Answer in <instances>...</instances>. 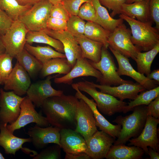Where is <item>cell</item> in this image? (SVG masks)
Here are the masks:
<instances>
[{"mask_svg":"<svg viewBox=\"0 0 159 159\" xmlns=\"http://www.w3.org/2000/svg\"><path fill=\"white\" fill-rule=\"evenodd\" d=\"M60 146L67 154L86 153V141L82 136L74 130L61 129L60 131Z\"/></svg>","mask_w":159,"mask_h":159,"instance_id":"603a6c76","label":"cell"},{"mask_svg":"<svg viewBox=\"0 0 159 159\" xmlns=\"http://www.w3.org/2000/svg\"><path fill=\"white\" fill-rule=\"evenodd\" d=\"M32 6L22 5L16 0H0V8L14 21L18 19Z\"/></svg>","mask_w":159,"mask_h":159,"instance_id":"e575fe53","label":"cell"},{"mask_svg":"<svg viewBox=\"0 0 159 159\" xmlns=\"http://www.w3.org/2000/svg\"><path fill=\"white\" fill-rule=\"evenodd\" d=\"M78 99L75 96H54L47 98L41 107L49 124L60 129L75 130Z\"/></svg>","mask_w":159,"mask_h":159,"instance_id":"6da1fadb","label":"cell"},{"mask_svg":"<svg viewBox=\"0 0 159 159\" xmlns=\"http://www.w3.org/2000/svg\"><path fill=\"white\" fill-rule=\"evenodd\" d=\"M42 31L62 42L66 58L72 68L76 60L82 57L81 48L74 36L67 30L56 31L46 28Z\"/></svg>","mask_w":159,"mask_h":159,"instance_id":"4fadbf2b","label":"cell"},{"mask_svg":"<svg viewBox=\"0 0 159 159\" xmlns=\"http://www.w3.org/2000/svg\"><path fill=\"white\" fill-rule=\"evenodd\" d=\"M70 16L61 3L53 5L50 11V17L67 21Z\"/></svg>","mask_w":159,"mask_h":159,"instance_id":"b9f144b4","label":"cell"},{"mask_svg":"<svg viewBox=\"0 0 159 159\" xmlns=\"http://www.w3.org/2000/svg\"><path fill=\"white\" fill-rule=\"evenodd\" d=\"M56 77L49 75L44 80L31 84L27 91L26 96L35 106L41 107L47 98L63 94V91L56 90L52 86L51 80Z\"/></svg>","mask_w":159,"mask_h":159,"instance_id":"5bb4252c","label":"cell"},{"mask_svg":"<svg viewBox=\"0 0 159 159\" xmlns=\"http://www.w3.org/2000/svg\"><path fill=\"white\" fill-rule=\"evenodd\" d=\"M131 36V30L122 23L111 32L108 40V47L135 60L141 52L132 43Z\"/></svg>","mask_w":159,"mask_h":159,"instance_id":"ba28073f","label":"cell"},{"mask_svg":"<svg viewBox=\"0 0 159 159\" xmlns=\"http://www.w3.org/2000/svg\"><path fill=\"white\" fill-rule=\"evenodd\" d=\"M159 52V44L153 49L143 52H140L135 60L137 65L138 72L145 74L146 76L151 72V67L153 62Z\"/></svg>","mask_w":159,"mask_h":159,"instance_id":"d6a6232c","label":"cell"},{"mask_svg":"<svg viewBox=\"0 0 159 159\" xmlns=\"http://www.w3.org/2000/svg\"><path fill=\"white\" fill-rule=\"evenodd\" d=\"M77 16L83 20L97 23L95 10L92 3L86 2L82 4Z\"/></svg>","mask_w":159,"mask_h":159,"instance_id":"74e56055","label":"cell"},{"mask_svg":"<svg viewBox=\"0 0 159 159\" xmlns=\"http://www.w3.org/2000/svg\"><path fill=\"white\" fill-rule=\"evenodd\" d=\"M4 157L3 156L2 154L0 152V159H4Z\"/></svg>","mask_w":159,"mask_h":159,"instance_id":"11a10c76","label":"cell"},{"mask_svg":"<svg viewBox=\"0 0 159 159\" xmlns=\"http://www.w3.org/2000/svg\"><path fill=\"white\" fill-rule=\"evenodd\" d=\"M150 1L143 0L131 4L124 3L120 7L119 14L136 18L141 21L153 23L150 16Z\"/></svg>","mask_w":159,"mask_h":159,"instance_id":"cb8c5ba5","label":"cell"},{"mask_svg":"<svg viewBox=\"0 0 159 159\" xmlns=\"http://www.w3.org/2000/svg\"><path fill=\"white\" fill-rule=\"evenodd\" d=\"M47 28L56 31L67 30V21L52 17L49 18Z\"/></svg>","mask_w":159,"mask_h":159,"instance_id":"7bdbcfd3","label":"cell"},{"mask_svg":"<svg viewBox=\"0 0 159 159\" xmlns=\"http://www.w3.org/2000/svg\"><path fill=\"white\" fill-rule=\"evenodd\" d=\"M145 153L141 148L124 144L112 145L109 150L107 159H140Z\"/></svg>","mask_w":159,"mask_h":159,"instance_id":"484cf974","label":"cell"},{"mask_svg":"<svg viewBox=\"0 0 159 159\" xmlns=\"http://www.w3.org/2000/svg\"><path fill=\"white\" fill-rule=\"evenodd\" d=\"M79 100L77 105V125L74 130L82 136L86 142L97 130V127L92 110L84 100Z\"/></svg>","mask_w":159,"mask_h":159,"instance_id":"7c38bea8","label":"cell"},{"mask_svg":"<svg viewBox=\"0 0 159 159\" xmlns=\"http://www.w3.org/2000/svg\"><path fill=\"white\" fill-rule=\"evenodd\" d=\"M20 114L13 123L7 125L8 130L11 133L32 123L41 127H47L49 125L46 117L37 112L35 106L29 99L26 96L20 105Z\"/></svg>","mask_w":159,"mask_h":159,"instance_id":"9c48e42d","label":"cell"},{"mask_svg":"<svg viewBox=\"0 0 159 159\" xmlns=\"http://www.w3.org/2000/svg\"><path fill=\"white\" fill-rule=\"evenodd\" d=\"M108 48L117 60L118 65L117 72L119 76L126 75L131 77L146 90L152 89L158 86L159 84L155 81L148 79L144 74L135 70L130 64L128 58L111 48Z\"/></svg>","mask_w":159,"mask_h":159,"instance_id":"2e32d148","label":"cell"},{"mask_svg":"<svg viewBox=\"0 0 159 159\" xmlns=\"http://www.w3.org/2000/svg\"><path fill=\"white\" fill-rule=\"evenodd\" d=\"M146 77L148 79L155 80L158 83H159V69H155L151 72Z\"/></svg>","mask_w":159,"mask_h":159,"instance_id":"c3c4849f","label":"cell"},{"mask_svg":"<svg viewBox=\"0 0 159 159\" xmlns=\"http://www.w3.org/2000/svg\"><path fill=\"white\" fill-rule=\"evenodd\" d=\"M71 85L73 88L76 91L75 96L78 99L84 100L92 110L97 127H98L101 130L112 137L117 138L121 131V126L119 124L114 125L109 122L100 112L93 99H90L82 93L78 89L76 83Z\"/></svg>","mask_w":159,"mask_h":159,"instance_id":"d6986e66","label":"cell"},{"mask_svg":"<svg viewBox=\"0 0 159 159\" xmlns=\"http://www.w3.org/2000/svg\"><path fill=\"white\" fill-rule=\"evenodd\" d=\"M91 3L95 10L97 23L105 29L111 32L123 23V20L121 18L116 19L112 17L99 0H92Z\"/></svg>","mask_w":159,"mask_h":159,"instance_id":"4316f807","label":"cell"},{"mask_svg":"<svg viewBox=\"0 0 159 159\" xmlns=\"http://www.w3.org/2000/svg\"><path fill=\"white\" fill-rule=\"evenodd\" d=\"M7 125L0 122V146L3 148L5 153L15 155L17 151L21 149L26 153H32L34 156L36 155L37 153L36 152L22 147L24 143L31 142V138H21L14 136L8 130Z\"/></svg>","mask_w":159,"mask_h":159,"instance_id":"7402d4cb","label":"cell"},{"mask_svg":"<svg viewBox=\"0 0 159 159\" xmlns=\"http://www.w3.org/2000/svg\"><path fill=\"white\" fill-rule=\"evenodd\" d=\"M149 11L151 19L159 30V0H150Z\"/></svg>","mask_w":159,"mask_h":159,"instance_id":"ee69618b","label":"cell"},{"mask_svg":"<svg viewBox=\"0 0 159 159\" xmlns=\"http://www.w3.org/2000/svg\"><path fill=\"white\" fill-rule=\"evenodd\" d=\"M89 82L95 87L99 89L101 92L117 97L122 101L126 99L133 100L139 92L146 90L137 82L125 83L117 86L112 87L97 84L92 82Z\"/></svg>","mask_w":159,"mask_h":159,"instance_id":"44dd1931","label":"cell"},{"mask_svg":"<svg viewBox=\"0 0 159 159\" xmlns=\"http://www.w3.org/2000/svg\"><path fill=\"white\" fill-rule=\"evenodd\" d=\"M29 30L19 19L14 21L6 33L0 36L6 53L15 57L24 49Z\"/></svg>","mask_w":159,"mask_h":159,"instance_id":"52a82bcc","label":"cell"},{"mask_svg":"<svg viewBox=\"0 0 159 159\" xmlns=\"http://www.w3.org/2000/svg\"><path fill=\"white\" fill-rule=\"evenodd\" d=\"M31 85L29 76L17 62L4 85V89L11 90L16 95L21 96L26 94Z\"/></svg>","mask_w":159,"mask_h":159,"instance_id":"ffe728a7","label":"cell"},{"mask_svg":"<svg viewBox=\"0 0 159 159\" xmlns=\"http://www.w3.org/2000/svg\"><path fill=\"white\" fill-rule=\"evenodd\" d=\"M19 3L23 6H33L42 0H16Z\"/></svg>","mask_w":159,"mask_h":159,"instance_id":"681fc988","label":"cell"},{"mask_svg":"<svg viewBox=\"0 0 159 159\" xmlns=\"http://www.w3.org/2000/svg\"><path fill=\"white\" fill-rule=\"evenodd\" d=\"M65 159H90V156L85 153L70 154L66 153Z\"/></svg>","mask_w":159,"mask_h":159,"instance_id":"7dc6e473","label":"cell"},{"mask_svg":"<svg viewBox=\"0 0 159 159\" xmlns=\"http://www.w3.org/2000/svg\"><path fill=\"white\" fill-rule=\"evenodd\" d=\"M14 21L4 11L0 8V36L6 33Z\"/></svg>","mask_w":159,"mask_h":159,"instance_id":"f6af8a7d","label":"cell"},{"mask_svg":"<svg viewBox=\"0 0 159 159\" xmlns=\"http://www.w3.org/2000/svg\"><path fill=\"white\" fill-rule=\"evenodd\" d=\"M13 58L6 53L0 56V85H4L12 71Z\"/></svg>","mask_w":159,"mask_h":159,"instance_id":"d590c367","label":"cell"},{"mask_svg":"<svg viewBox=\"0 0 159 159\" xmlns=\"http://www.w3.org/2000/svg\"><path fill=\"white\" fill-rule=\"evenodd\" d=\"M76 84L80 91L87 93L93 98L98 110L104 115L111 116L117 113L123 112L127 105L112 95L97 91L88 81H80Z\"/></svg>","mask_w":159,"mask_h":159,"instance_id":"277c9868","label":"cell"},{"mask_svg":"<svg viewBox=\"0 0 159 159\" xmlns=\"http://www.w3.org/2000/svg\"><path fill=\"white\" fill-rule=\"evenodd\" d=\"M86 23L77 15L70 16L67 21V30L74 36L84 34Z\"/></svg>","mask_w":159,"mask_h":159,"instance_id":"8d00e7d4","label":"cell"},{"mask_svg":"<svg viewBox=\"0 0 159 159\" xmlns=\"http://www.w3.org/2000/svg\"><path fill=\"white\" fill-rule=\"evenodd\" d=\"M159 96V86L140 92L132 101L127 103L123 112L124 113L132 111L136 106L140 105H148L152 101Z\"/></svg>","mask_w":159,"mask_h":159,"instance_id":"836d02e7","label":"cell"},{"mask_svg":"<svg viewBox=\"0 0 159 159\" xmlns=\"http://www.w3.org/2000/svg\"><path fill=\"white\" fill-rule=\"evenodd\" d=\"M108 48L102 47L100 61L97 63L89 61L91 64L101 73L102 77L100 85L111 86H117L125 83H133L132 81L124 80L117 72V67L114 59L108 50Z\"/></svg>","mask_w":159,"mask_h":159,"instance_id":"8992f818","label":"cell"},{"mask_svg":"<svg viewBox=\"0 0 159 159\" xmlns=\"http://www.w3.org/2000/svg\"><path fill=\"white\" fill-rule=\"evenodd\" d=\"M60 130L52 125L43 128L36 125L29 129L27 134L34 146L37 149H40L51 143L60 146Z\"/></svg>","mask_w":159,"mask_h":159,"instance_id":"ac0fdd59","label":"cell"},{"mask_svg":"<svg viewBox=\"0 0 159 159\" xmlns=\"http://www.w3.org/2000/svg\"><path fill=\"white\" fill-rule=\"evenodd\" d=\"M74 36L81 48L82 57L94 62H99L101 58L103 44L88 38L84 34Z\"/></svg>","mask_w":159,"mask_h":159,"instance_id":"d4e9b609","label":"cell"},{"mask_svg":"<svg viewBox=\"0 0 159 159\" xmlns=\"http://www.w3.org/2000/svg\"><path fill=\"white\" fill-rule=\"evenodd\" d=\"M159 119L148 115L144 127L137 137L130 139L128 146H134L142 149L148 154L149 147L159 153V145L158 135L157 126Z\"/></svg>","mask_w":159,"mask_h":159,"instance_id":"30bf717a","label":"cell"},{"mask_svg":"<svg viewBox=\"0 0 159 159\" xmlns=\"http://www.w3.org/2000/svg\"><path fill=\"white\" fill-rule=\"evenodd\" d=\"M92 76L100 82L102 77L101 72L91 64L89 61L81 57L78 59L74 66L67 74L61 77H55L54 82L57 84L71 85L74 79L83 76Z\"/></svg>","mask_w":159,"mask_h":159,"instance_id":"e0dca14e","label":"cell"},{"mask_svg":"<svg viewBox=\"0 0 159 159\" xmlns=\"http://www.w3.org/2000/svg\"><path fill=\"white\" fill-rule=\"evenodd\" d=\"M111 32L93 22L87 21L86 23L84 35L93 40L102 43L103 46L108 48V40Z\"/></svg>","mask_w":159,"mask_h":159,"instance_id":"4dcf8cb0","label":"cell"},{"mask_svg":"<svg viewBox=\"0 0 159 159\" xmlns=\"http://www.w3.org/2000/svg\"><path fill=\"white\" fill-rule=\"evenodd\" d=\"M24 48L43 64L56 58H66L64 54L53 49L51 46H34L26 43Z\"/></svg>","mask_w":159,"mask_h":159,"instance_id":"f546056e","label":"cell"},{"mask_svg":"<svg viewBox=\"0 0 159 159\" xmlns=\"http://www.w3.org/2000/svg\"><path fill=\"white\" fill-rule=\"evenodd\" d=\"M24 98L12 91L6 92L0 89V122L11 124L16 120Z\"/></svg>","mask_w":159,"mask_h":159,"instance_id":"8fae6325","label":"cell"},{"mask_svg":"<svg viewBox=\"0 0 159 159\" xmlns=\"http://www.w3.org/2000/svg\"><path fill=\"white\" fill-rule=\"evenodd\" d=\"M60 146L57 144L48 147L34 156V159H59L61 158Z\"/></svg>","mask_w":159,"mask_h":159,"instance_id":"f35d334b","label":"cell"},{"mask_svg":"<svg viewBox=\"0 0 159 159\" xmlns=\"http://www.w3.org/2000/svg\"><path fill=\"white\" fill-rule=\"evenodd\" d=\"M6 53V50L0 37V56Z\"/></svg>","mask_w":159,"mask_h":159,"instance_id":"816d5d0a","label":"cell"},{"mask_svg":"<svg viewBox=\"0 0 159 159\" xmlns=\"http://www.w3.org/2000/svg\"><path fill=\"white\" fill-rule=\"evenodd\" d=\"M49 1L53 5H54L61 3L63 0H47Z\"/></svg>","mask_w":159,"mask_h":159,"instance_id":"f5cc1de1","label":"cell"},{"mask_svg":"<svg viewBox=\"0 0 159 159\" xmlns=\"http://www.w3.org/2000/svg\"><path fill=\"white\" fill-rule=\"evenodd\" d=\"M101 4L112 11L110 16L113 17L117 14H119L121 5L125 3L127 0H99Z\"/></svg>","mask_w":159,"mask_h":159,"instance_id":"60d3db41","label":"cell"},{"mask_svg":"<svg viewBox=\"0 0 159 159\" xmlns=\"http://www.w3.org/2000/svg\"><path fill=\"white\" fill-rule=\"evenodd\" d=\"M26 43L31 45L33 43L47 44L59 52L64 53L63 46L61 42L42 31H29L26 34Z\"/></svg>","mask_w":159,"mask_h":159,"instance_id":"1f68e13d","label":"cell"},{"mask_svg":"<svg viewBox=\"0 0 159 159\" xmlns=\"http://www.w3.org/2000/svg\"><path fill=\"white\" fill-rule=\"evenodd\" d=\"M115 139L101 130H97L86 142V153L91 159L105 158Z\"/></svg>","mask_w":159,"mask_h":159,"instance_id":"9a60e30c","label":"cell"},{"mask_svg":"<svg viewBox=\"0 0 159 159\" xmlns=\"http://www.w3.org/2000/svg\"><path fill=\"white\" fill-rule=\"evenodd\" d=\"M148 154L150 156V159H159V153L154 150L150 147L148 148Z\"/></svg>","mask_w":159,"mask_h":159,"instance_id":"f907efd6","label":"cell"},{"mask_svg":"<svg viewBox=\"0 0 159 159\" xmlns=\"http://www.w3.org/2000/svg\"><path fill=\"white\" fill-rule=\"evenodd\" d=\"M119 16L130 26L131 41L141 52L148 51L159 44V30L152 26V22L141 21L122 14Z\"/></svg>","mask_w":159,"mask_h":159,"instance_id":"7a4b0ae2","label":"cell"},{"mask_svg":"<svg viewBox=\"0 0 159 159\" xmlns=\"http://www.w3.org/2000/svg\"><path fill=\"white\" fill-rule=\"evenodd\" d=\"M52 5L48 0H42L33 5L18 19L29 31H43L47 28Z\"/></svg>","mask_w":159,"mask_h":159,"instance_id":"5b68a950","label":"cell"},{"mask_svg":"<svg viewBox=\"0 0 159 159\" xmlns=\"http://www.w3.org/2000/svg\"><path fill=\"white\" fill-rule=\"evenodd\" d=\"M15 58L31 78H35L40 73L43 64L24 48Z\"/></svg>","mask_w":159,"mask_h":159,"instance_id":"83f0119b","label":"cell"},{"mask_svg":"<svg viewBox=\"0 0 159 159\" xmlns=\"http://www.w3.org/2000/svg\"><path fill=\"white\" fill-rule=\"evenodd\" d=\"M132 111V114L125 116L119 115L112 121L122 127L113 145L125 144L131 138L138 136L143 129L148 116L147 106H136Z\"/></svg>","mask_w":159,"mask_h":159,"instance_id":"3957f363","label":"cell"},{"mask_svg":"<svg viewBox=\"0 0 159 159\" xmlns=\"http://www.w3.org/2000/svg\"><path fill=\"white\" fill-rule=\"evenodd\" d=\"M143 0H127L125 3L126 4H131L135 2L138 1Z\"/></svg>","mask_w":159,"mask_h":159,"instance_id":"db71d44e","label":"cell"},{"mask_svg":"<svg viewBox=\"0 0 159 159\" xmlns=\"http://www.w3.org/2000/svg\"><path fill=\"white\" fill-rule=\"evenodd\" d=\"M148 115L158 119L159 118V96L147 106Z\"/></svg>","mask_w":159,"mask_h":159,"instance_id":"bcb514c9","label":"cell"},{"mask_svg":"<svg viewBox=\"0 0 159 159\" xmlns=\"http://www.w3.org/2000/svg\"><path fill=\"white\" fill-rule=\"evenodd\" d=\"M72 69L66 58H56L43 64L40 72V76L43 78L54 74L65 75Z\"/></svg>","mask_w":159,"mask_h":159,"instance_id":"f1b7e54d","label":"cell"},{"mask_svg":"<svg viewBox=\"0 0 159 159\" xmlns=\"http://www.w3.org/2000/svg\"><path fill=\"white\" fill-rule=\"evenodd\" d=\"M92 0H63L61 3L70 16L77 15L80 7L86 2Z\"/></svg>","mask_w":159,"mask_h":159,"instance_id":"ab89813d","label":"cell"}]
</instances>
